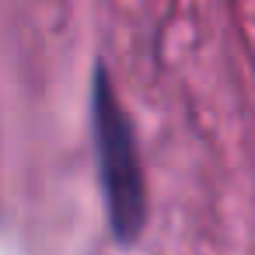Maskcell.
Segmentation results:
<instances>
[{
  "mask_svg": "<svg viewBox=\"0 0 255 255\" xmlns=\"http://www.w3.org/2000/svg\"><path fill=\"white\" fill-rule=\"evenodd\" d=\"M91 136H95V161L109 231L116 234L119 245H133L147 224V185L133 123L123 112L105 67H95L91 81Z\"/></svg>",
  "mask_w": 255,
  "mask_h": 255,
  "instance_id": "obj_1",
  "label": "cell"
}]
</instances>
